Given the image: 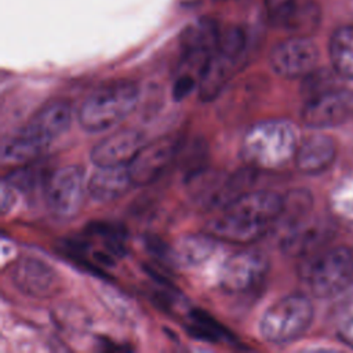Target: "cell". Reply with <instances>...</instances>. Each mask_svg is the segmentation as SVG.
<instances>
[{
	"mask_svg": "<svg viewBox=\"0 0 353 353\" xmlns=\"http://www.w3.org/2000/svg\"><path fill=\"white\" fill-rule=\"evenodd\" d=\"M296 130L288 120H262L251 125L241 142V156L247 165L274 170L295 157Z\"/></svg>",
	"mask_w": 353,
	"mask_h": 353,
	"instance_id": "cell-2",
	"label": "cell"
},
{
	"mask_svg": "<svg viewBox=\"0 0 353 353\" xmlns=\"http://www.w3.org/2000/svg\"><path fill=\"white\" fill-rule=\"evenodd\" d=\"M48 148L47 143L32 137L19 128L15 134L6 138L1 143V163L23 165L34 161Z\"/></svg>",
	"mask_w": 353,
	"mask_h": 353,
	"instance_id": "cell-17",
	"label": "cell"
},
{
	"mask_svg": "<svg viewBox=\"0 0 353 353\" xmlns=\"http://www.w3.org/2000/svg\"><path fill=\"white\" fill-rule=\"evenodd\" d=\"M245 47V36L240 28H228L226 30L221 32L218 48L215 52L219 55L239 62L240 57L243 55Z\"/></svg>",
	"mask_w": 353,
	"mask_h": 353,
	"instance_id": "cell-23",
	"label": "cell"
},
{
	"mask_svg": "<svg viewBox=\"0 0 353 353\" xmlns=\"http://www.w3.org/2000/svg\"><path fill=\"white\" fill-rule=\"evenodd\" d=\"M306 281L319 298H331L353 281V250L335 247L317 255L306 268Z\"/></svg>",
	"mask_w": 353,
	"mask_h": 353,
	"instance_id": "cell-5",
	"label": "cell"
},
{
	"mask_svg": "<svg viewBox=\"0 0 353 353\" xmlns=\"http://www.w3.org/2000/svg\"><path fill=\"white\" fill-rule=\"evenodd\" d=\"M143 141L145 137L138 130H119L101 139L91 149V161L97 167L128 165L139 149L145 145Z\"/></svg>",
	"mask_w": 353,
	"mask_h": 353,
	"instance_id": "cell-12",
	"label": "cell"
},
{
	"mask_svg": "<svg viewBox=\"0 0 353 353\" xmlns=\"http://www.w3.org/2000/svg\"><path fill=\"white\" fill-rule=\"evenodd\" d=\"M72 121L70 105L65 101H51L41 106L22 130L32 137L50 145L51 141L63 134Z\"/></svg>",
	"mask_w": 353,
	"mask_h": 353,
	"instance_id": "cell-14",
	"label": "cell"
},
{
	"mask_svg": "<svg viewBox=\"0 0 353 353\" xmlns=\"http://www.w3.org/2000/svg\"><path fill=\"white\" fill-rule=\"evenodd\" d=\"M332 234L330 222L323 218H303L285 233L281 250L290 256H305L320 248Z\"/></svg>",
	"mask_w": 353,
	"mask_h": 353,
	"instance_id": "cell-13",
	"label": "cell"
},
{
	"mask_svg": "<svg viewBox=\"0 0 353 353\" xmlns=\"http://www.w3.org/2000/svg\"><path fill=\"white\" fill-rule=\"evenodd\" d=\"M12 192H14V188L3 181V186H1V211L3 212H7L14 203Z\"/></svg>",
	"mask_w": 353,
	"mask_h": 353,
	"instance_id": "cell-25",
	"label": "cell"
},
{
	"mask_svg": "<svg viewBox=\"0 0 353 353\" xmlns=\"http://www.w3.org/2000/svg\"><path fill=\"white\" fill-rule=\"evenodd\" d=\"M266 12L270 22L276 26L298 29L303 18L298 11L295 0H265Z\"/></svg>",
	"mask_w": 353,
	"mask_h": 353,
	"instance_id": "cell-20",
	"label": "cell"
},
{
	"mask_svg": "<svg viewBox=\"0 0 353 353\" xmlns=\"http://www.w3.org/2000/svg\"><path fill=\"white\" fill-rule=\"evenodd\" d=\"M319 61L317 46L307 37L295 36L276 44L269 55L272 69L281 77H306Z\"/></svg>",
	"mask_w": 353,
	"mask_h": 353,
	"instance_id": "cell-10",
	"label": "cell"
},
{
	"mask_svg": "<svg viewBox=\"0 0 353 353\" xmlns=\"http://www.w3.org/2000/svg\"><path fill=\"white\" fill-rule=\"evenodd\" d=\"M283 197L270 190H248L221 208L207 233L215 240L250 244L262 239L279 221Z\"/></svg>",
	"mask_w": 353,
	"mask_h": 353,
	"instance_id": "cell-1",
	"label": "cell"
},
{
	"mask_svg": "<svg viewBox=\"0 0 353 353\" xmlns=\"http://www.w3.org/2000/svg\"><path fill=\"white\" fill-rule=\"evenodd\" d=\"M139 88L131 80H116L94 90L80 105L77 119L88 132H101L125 119L137 106Z\"/></svg>",
	"mask_w": 353,
	"mask_h": 353,
	"instance_id": "cell-3",
	"label": "cell"
},
{
	"mask_svg": "<svg viewBox=\"0 0 353 353\" xmlns=\"http://www.w3.org/2000/svg\"><path fill=\"white\" fill-rule=\"evenodd\" d=\"M50 172L51 171H46L41 165L28 163V164H23L22 167L14 170L12 172H10L4 178V182H7L14 189L32 190L39 183L44 185Z\"/></svg>",
	"mask_w": 353,
	"mask_h": 353,
	"instance_id": "cell-22",
	"label": "cell"
},
{
	"mask_svg": "<svg viewBox=\"0 0 353 353\" xmlns=\"http://www.w3.org/2000/svg\"><path fill=\"white\" fill-rule=\"evenodd\" d=\"M313 320V305L303 294H291L274 302L262 316L261 335L270 343L284 345L301 338Z\"/></svg>",
	"mask_w": 353,
	"mask_h": 353,
	"instance_id": "cell-4",
	"label": "cell"
},
{
	"mask_svg": "<svg viewBox=\"0 0 353 353\" xmlns=\"http://www.w3.org/2000/svg\"><path fill=\"white\" fill-rule=\"evenodd\" d=\"M338 335L346 345L353 347V317L341 325Z\"/></svg>",
	"mask_w": 353,
	"mask_h": 353,
	"instance_id": "cell-26",
	"label": "cell"
},
{
	"mask_svg": "<svg viewBox=\"0 0 353 353\" xmlns=\"http://www.w3.org/2000/svg\"><path fill=\"white\" fill-rule=\"evenodd\" d=\"M353 116V92L346 88H327L310 95L302 109V120L310 128H330Z\"/></svg>",
	"mask_w": 353,
	"mask_h": 353,
	"instance_id": "cell-8",
	"label": "cell"
},
{
	"mask_svg": "<svg viewBox=\"0 0 353 353\" xmlns=\"http://www.w3.org/2000/svg\"><path fill=\"white\" fill-rule=\"evenodd\" d=\"M312 199L306 190H294L283 197V208L277 223L284 222L288 228L299 222L307 215Z\"/></svg>",
	"mask_w": 353,
	"mask_h": 353,
	"instance_id": "cell-21",
	"label": "cell"
},
{
	"mask_svg": "<svg viewBox=\"0 0 353 353\" xmlns=\"http://www.w3.org/2000/svg\"><path fill=\"white\" fill-rule=\"evenodd\" d=\"M11 280L22 294L37 299L51 298L61 290L58 273L48 263L33 256H22L14 262Z\"/></svg>",
	"mask_w": 353,
	"mask_h": 353,
	"instance_id": "cell-11",
	"label": "cell"
},
{
	"mask_svg": "<svg viewBox=\"0 0 353 353\" xmlns=\"http://www.w3.org/2000/svg\"><path fill=\"white\" fill-rule=\"evenodd\" d=\"M131 186L134 183L128 165L97 167L87 183V192L95 201L105 203L121 197Z\"/></svg>",
	"mask_w": 353,
	"mask_h": 353,
	"instance_id": "cell-16",
	"label": "cell"
},
{
	"mask_svg": "<svg viewBox=\"0 0 353 353\" xmlns=\"http://www.w3.org/2000/svg\"><path fill=\"white\" fill-rule=\"evenodd\" d=\"M269 272V258L259 250H243L222 265L219 285L228 294H247L262 285Z\"/></svg>",
	"mask_w": 353,
	"mask_h": 353,
	"instance_id": "cell-7",
	"label": "cell"
},
{
	"mask_svg": "<svg viewBox=\"0 0 353 353\" xmlns=\"http://www.w3.org/2000/svg\"><path fill=\"white\" fill-rule=\"evenodd\" d=\"M328 51L336 74L353 79V26L338 28L330 39Z\"/></svg>",
	"mask_w": 353,
	"mask_h": 353,
	"instance_id": "cell-18",
	"label": "cell"
},
{
	"mask_svg": "<svg viewBox=\"0 0 353 353\" xmlns=\"http://www.w3.org/2000/svg\"><path fill=\"white\" fill-rule=\"evenodd\" d=\"M189 330L194 336L211 342H216L223 336L221 325L216 324L208 314L201 310H196L192 313Z\"/></svg>",
	"mask_w": 353,
	"mask_h": 353,
	"instance_id": "cell-24",
	"label": "cell"
},
{
	"mask_svg": "<svg viewBox=\"0 0 353 353\" xmlns=\"http://www.w3.org/2000/svg\"><path fill=\"white\" fill-rule=\"evenodd\" d=\"M215 247V239L207 232L203 234H190L181 239L174 250V258L182 263L197 265L207 259Z\"/></svg>",
	"mask_w": 353,
	"mask_h": 353,
	"instance_id": "cell-19",
	"label": "cell"
},
{
	"mask_svg": "<svg viewBox=\"0 0 353 353\" xmlns=\"http://www.w3.org/2000/svg\"><path fill=\"white\" fill-rule=\"evenodd\" d=\"M336 156L335 142L324 134H312L298 143L295 152L296 168L303 174H320L327 170Z\"/></svg>",
	"mask_w": 353,
	"mask_h": 353,
	"instance_id": "cell-15",
	"label": "cell"
},
{
	"mask_svg": "<svg viewBox=\"0 0 353 353\" xmlns=\"http://www.w3.org/2000/svg\"><path fill=\"white\" fill-rule=\"evenodd\" d=\"M181 142L175 137H160L145 143L128 164L134 186L156 182L178 157Z\"/></svg>",
	"mask_w": 353,
	"mask_h": 353,
	"instance_id": "cell-9",
	"label": "cell"
},
{
	"mask_svg": "<svg viewBox=\"0 0 353 353\" xmlns=\"http://www.w3.org/2000/svg\"><path fill=\"white\" fill-rule=\"evenodd\" d=\"M46 205L52 215L72 219L81 211L85 196V176L80 165L70 164L50 172L44 185Z\"/></svg>",
	"mask_w": 353,
	"mask_h": 353,
	"instance_id": "cell-6",
	"label": "cell"
}]
</instances>
